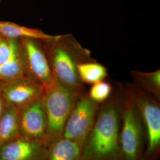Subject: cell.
<instances>
[{"mask_svg":"<svg viewBox=\"0 0 160 160\" xmlns=\"http://www.w3.org/2000/svg\"><path fill=\"white\" fill-rule=\"evenodd\" d=\"M137 108L145 130V160H158L160 155V104L135 84L123 86Z\"/></svg>","mask_w":160,"mask_h":160,"instance_id":"3957f363","label":"cell"},{"mask_svg":"<svg viewBox=\"0 0 160 160\" xmlns=\"http://www.w3.org/2000/svg\"><path fill=\"white\" fill-rule=\"evenodd\" d=\"M123 91L120 132L123 158L124 160H145L147 141L143 122L135 103Z\"/></svg>","mask_w":160,"mask_h":160,"instance_id":"5b68a950","label":"cell"},{"mask_svg":"<svg viewBox=\"0 0 160 160\" xmlns=\"http://www.w3.org/2000/svg\"><path fill=\"white\" fill-rule=\"evenodd\" d=\"M77 71L81 81L88 84L103 81L108 76L106 68L94 60L78 64Z\"/></svg>","mask_w":160,"mask_h":160,"instance_id":"2e32d148","label":"cell"},{"mask_svg":"<svg viewBox=\"0 0 160 160\" xmlns=\"http://www.w3.org/2000/svg\"><path fill=\"white\" fill-rule=\"evenodd\" d=\"M79 97L69 92L55 80L51 86L45 90L43 104L47 128L44 141L48 147L62 137L69 114Z\"/></svg>","mask_w":160,"mask_h":160,"instance_id":"277c9868","label":"cell"},{"mask_svg":"<svg viewBox=\"0 0 160 160\" xmlns=\"http://www.w3.org/2000/svg\"><path fill=\"white\" fill-rule=\"evenodd\" d=\"M0 92L5 103L20 110L42 97L45 88L38 81L24 77L1 84Z\"/></svg>","mask_w":160,"mask_h":160,"instance_id":"ba28073f","label":"cell"},{"mask_svg":"<svg viewBox=\"0 0 160 160\" xmlns=\"http://www.w3.org/2000/svg\"><path fill=\"white\" fill-rule=\"evenodd\" d=\"M125 98L122 85L100 104L94 123L81 148V160H124L120 132Z\"/></svg>","mask_w":160,"mask_h":160,"instance_id":"6da1fadb","label":"cell"},{"mask_svg":"<svg viewBox=\"0 0 160 160\" xmlns=\"http://www.w3.org/2000/svg\"><path fill=\"white\" fill-rule=\"evenodd\" d=\"M5 104H6V103H5L3 97L2 96V94L0 92V116L2 114V110H3V109L4 108Z\"/></svg>","mask_w":160,"mask_h":160,"instance_id":"d6986e66","label":"cell"},{"mask_svg":"<svg viewBox=\"0 0 160 160\" xmlns=\"http://www.w3.org/2000/svg\"><path fill=\"white\" fill-rule=\"evenodd\" d=\"M28 77L20 44L14 39L12 53L4 62L0 64V85Z\"/></svg>","mask_w":160,"mask_h":160,"instance_id":"8fae6325","label":"cell"},{"mask_svg":"<svg viewBox=\"0 0 160 160\" xmlns=\"http://www.w3.org/2000/svg\"><path fill=\"white\" fill-rule=\"evenodd\" d=\"M19 110L6 103L0 116V147L18 137L20 132Z\"/></svg>","mask_w":160,"mask_h":160,"instance_id":"4fadbf2b","label":"cell"},{"mask_svg":"<svg viewBox=\"0 0 160 160\" xmlns=\"http://www.w3.org/2000/svg\"><path fill=\"white\" fill-rule=\"evenodd\" d=\"M100 104L87 92L78 97L69 114L62 137L82 145L94 123Z\"/></svg>","mask_w":160,"mask_h":160,"instance_id":"8992f818","label":"cell"},{"mask_svg":"<svg viewBox=\"0 0 160 160\" xmlns=\"http://www.w3.org/2000/svg\"><path fill=\"white\" fill-rule=\"evenodd\" d=\"M131 74L134 81L133 84L149 96L160 102V69L151 72L132 71Z\"/></svg>","mask_w":160,"mask_h":160,"instance_id":"9a60e30c","label":"cell"},{"mask_svg":"<svg viewBox=\"0 0 160 160\" xmlns=\"http://www.w3.org/2000/svg\"><path fill=\"white\" fill-rule=\"evenodd\" d=\"M0 1H1V0H0Z\"/></svg>","mask_w":160,"mask_h":160,"instance_id":"ffe728a7","label":"cell"},{"mask_svg":"<svg viewBox=\"0 0 160 160\" xmlns=\"http://www.w3.org/2000/svg\"><path fill=\"white\" fill-rule=\"evenodd\" d=\"M113 90V88L112 84L103 80L92 84L87 94L94 102L101 104L110 97Z\"/></svg>","mask_w":160,"mask_h":160,"instance_id":"e0dca14e","label":"cell"},{"mask_svg":"<svg viewBox=\"0 0 160 160\" xmlns=\"http://www.w3.org/2000/svg\"><path fill=\"white\" fill-rule=\"evenodd\" d=\"M80 143L62 137L48 147L46 160H81Z\"/></svg>","mask_w":160,"mask_h":160,"instance_id":"5bb4252c","label":"cell"},{"mask_svg":"<svg viewBox=\"0 0 160 160\" xmlns=\"http://www.w3.org/2000/svg\"><path fill=\"white\" fill-rule=\"evenodd\" d=\"M14 39H8L0 33V64L6 61L11 55Z\"/></svg>","mask_w":160,"mask_h":160,"instance_id":"ac0fdd59","label":"cell"},{"mask_svg":"<svg viewBox=\"0 0 160 160\" xmlns=\"http://www.w3.org/2000/svg\"><path fill=\"white\" fill-rule=\"evenodd\" d=\"M21 40L20 46L28 77L40 82L46 90L54 81L46 51L39 43V40L28 38Z\"/></svg>","mask_w":160,"mask_h":160,"instance_id":"52a82bcc","label":"cell"},{"mask_svg":"<svg viewBox=\"0 0 160 160\" xmlns=\"http://www.w3.org/2000/svg\"><path fill=\"white\" fill-rule=\"evenodd\" d=\"M0 33L11 39L28 38L43 42L55 41L59 37V35L47 34L39 29L27 28L8 22H0Z\"/></svg>","mask_w":160,"mask_h":160,"instance_id":"7c38bea8","label":"cell"},{"mask_svg":"<svg viewBox=\"0 0 160 160\" xmlns=\"http://www.w3.org/2000/svg\"><path fill=\"white\" fill-rule=\"evenodd\" d=\"M19 116L22 136L30 139L44 141L47 120L43 96L20 109Z\"/></svg>","mask_w":160,"mask_h":160,"instance_id":"9c48e42d","label":"cell"},{"mask_svg":"<svg viewBox=\"0 0 160 160\" xmlns=\"http://www.w3.org/2000/svg\"><path fill=\"white\" fill-rule=\"evenodd\" d=\"M47 150L43 141L22 136L0 147V160H46Z\"/></svg>","mask_w":160,"mask_h":160,"instance_id":"30bf717a","label":"cell"},{"mask_svg":"<svg viewBox=\"0 0 160 160\" xmlns=\"http://www.w3.org/2000/svg\"><path fill=\"white\" fill-rule=\"evenodd\" d=\"M44 43L53 80L77 96L86 93L77 66L93 60L90 52L70 34L59 35L57 40Z\"/></svg>","mask_w":160,"mask_h":160,"instance_id":"7a4b0ae2","label":"cell"}]
</instances>
